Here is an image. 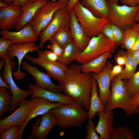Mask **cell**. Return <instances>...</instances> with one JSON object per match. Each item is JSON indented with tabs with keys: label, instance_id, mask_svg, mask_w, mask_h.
<instances>
[{
	"label": "cell",
	"instance_id": "obj_1",
	"mask_svg": "<svg viewBox=\"0 0 139 139\" xmlns=\"http://www.w3.org/2000/svg\"><path fill=\"white\" fill-rule=\"evenodd\" d=\"M81 66L73 65L65 71V77L59 85L65 94L88 110L90 104L93 77L90 72L82 73Z\"/></svg>",
	"mask_w": 139,
	"mask_h": 139
},
{
	"label": "cell",
	"instance_id": "obj_2",
	"mask_svg": "<svg viewBox=\"0 0 139 139\" xmlns=\"http://www.w3.org/2000/svg\"><path fill=\"white\" fill-rule=\"evenodd\" d=\"M111 85V95L105 107V111L110 112L115 108H119L128 116L139 112V106L132 104V97L128 94L126 80H122L118 75L112 79Z\"/></svg>",
	"mask_w": 139,
	"mask_h": 139
},
{
	"label": "cell",
	"instance_id": "obj_3",
	"mask_svg": "<svg viewBox=\"0 0 139 139\" xmlns=\"http://www.w3.org/2000/svg\"><path fill=\"white\" fill-rule=\"evenodd\" d=\"M83 105L75 102L71 104H64L50 110L56 117L57 126L64 129L72 127H79L87 119L88 116Z\"/></svg>",
	"mask_w": 139,
	"mask_h": 139
},
{
	"label": "cell",
	"instance_id": "obj_4",
	"mask_svg": "<svg viewBox=\"0 0 139 139\" xmlns=\"http://www.w3.org/2000/svg\"><path fill=\"white\" fill-rule=\"evenodd\" d=\"M71 10L76 16L86 35L90 38L99 36L102 32L104 26L109 21L107 18L94 16L81 4L80 1L74 5Z\"/></svg>",
	"mask_w": 139,
	"mask_h": 139
},
{
	"label": "cell",
	"instance_id": "obj_5",
	"mask_svg": "<svg viewBox=\"0 0 139 139\" xmlns=\"http://www.w3.org/2000/svg\"><path fill=\"white\" fill-rule=\"evenodd\" d=\"M115 42L108 39L102 32L98 36L91 38L85 49L78 55L75 60L81 64L88 62L109 51H115Z\"/></svg>",
	"mask_w": 139,
	"mask_h": 139
},
{
	"label": "cell",
	"instance_id": "obj_6",
	"mask_svg": "<svg viewBox=\"0 0 139 139\" xmlns=\"http://www.w3.org/2000/svg\"><path fill=\"white\" fill-rule=\"evenodd\" d=\"M109 13L107 19L111 24L124 31L135 24L139 5L131 6L108 2Z\"/></svg>",
	"mask_w": 139,
	"mask_h": 139
},
{
	"label": "cell",
	"instance_id": "obj_7",
	"mask_svg": "<svg viewBox=\"0 0 139 139\" xmlns=\"http://www.w3.org/2000/svg\"><path fill=\"white\" fill-rule=\"evenodd\" d=\"M4 58L5 59V63L1 76L3 79L9 84L11 89L12 100L8 110L12 112L19 105L21 101L32 95L33 92L30 89L24 90L18 87L14 81L12 75V71L14 68L16 63L8 55Z\"/></svg>",
	"mask_w": 139,
	"mask_h": 139
},
{
	"label": "cell",
	"instance_id": "obj_8",
	"mask_svg": "<svg viewBox=\"0 0 139 139\" xmlns=\"http://www.w3.org/2000/svg\"><path fill=\"white\" fill-rule=\"evenodd\" d=\"M66 5L59 1H48L38 10L31 21L30 24L35 33L38 36L50 22L56 12Z\"/></svg>",
	"mask_w": 139,
	"mask_h": 139
},
{
	"label": "cell",
	"instance_id": "obj_9",
	"mask_svg": "<svg viewBox=\"0 0 139 139\" xmlns=\"http://www.w3.org/2000/svg\"><path fill=\"white\" fill-rule=\"evenodd\" d=\"M70 11L66 6L56 11L50 22L39 34L40 40L39 48H42L45 42L50 40L61 27L65 26L70 28Z\"/></svg>",
	"mask_w": 139,
	"mask_h": 139
},
{
	"label": "cell",
	"instance_id": "obj_10",
	"mask_svg": "<svg viewBox=\"0 0 139 139\" xmlns=\"http://www.w3.org/2000/svg\"><path fill=\"white\" fill-rule=\"evenodd\" d=\"M37 52L38 58L29 55H25L24 57L32 63L44 68L50 77L59 82L63 80L65 77V71L68 68L67 65L59 61L53 62L48 60L45 58L42 50H38Z\"/></svg>",
	"mask_w": 139,
	"mask_h": 139
},
{
	"label": "cell",
	"instance_id": "obj_11",
	"mask_svg": "<svg viewBox=\"0 0 139 139\" xmlns=\"http://www.w3.org/2000/svg\"><path fill=\"white\" fill-rule=\"evenodd\" d=\"M42 115L36 122L32 124L31 133L27 138L32 139L34 137L36 139H45L54 126L57 125V120L50 110Z\"/></svg>",
	"mask_w": 139,
	"mask_h": 139
},
{
	"label": "cell",
	"instance_id": "obj_12",
	"mask_svg": "<svg viewBox=\"0 0 139 139\" xmlns=\"http://www.w3.org/2000/svg\"><path fill=\"white\" fill-rule=\"evenodd\" d=\"M113 66L110 62H107L102 71L99 74L92 73L99 87V97L105 107L108 102L111 94L110 90V82L113 77L111 71Z\"/></svg>",
	"mask_w": 139,
	"mask_h": 139
},
{
	"label": "cell",
	"instance_id": "obj_13",
	"mask_svg": "<svg viewBox=\"0 0 139 139\" xmlns=\"http://www.w3.org/2000/svg\"><path fill=\"white\" fill-rule=\"evenodd\" d=\"M32 103L31 98L21 101L19 107L12 114L0 120V131L15 125H20L22 127L30 111Z\"/></svg>",
	"mask_w": 139,
	"mask_h": 139
},
{
	"label": "cell",
	"instance_id": "obj_14",
	"mask_svg": "<svg viewBox=\"0 0 139 139\" xmlns=\"http://www.w3.org/2000/svg\"><path fill=\"white\" fill-rule=\"evenodd\" d=\"M31 98L32 101L31 110L21 129L20 139H22L24 131L28 123L32 119L44 115L53 108L64 104L59 102L52 103L47 99L39 97H35Z\"/></svg>",
	"mask_w": 139,
	"mask_h": 139
},
{
	"label": "cell",
	"instance_id": "obj_15",
	"mask_svg": "<svg viewBox=\"0 0 139 139\" xmlns=\"http://www.w3.org/2000/svg\"><path fill=\"white\" fill-rule=\"evenodd\" d=\"M23 69L33 76L36 81L35 84L42 89L54 92L60 93L63 92L60 86L54 84L48 74L40 71L34 66L29 64L27 61H22Z\"/></svg>",
	"mask_w": 139,
	"mask_h": 139
},
{
	"label": "cell",
	"instance_id": "obj_16",
	"mask_svg": "<svg viewBox=\"0 0 139 139\" xmlns=\"http://www.w3.org/2000/svg\"><path fill=\"white\" fill-rule=\"evenodd\" d=\"M39 47L33 42L13 44L10 47L7 55L12 59L16 57L18 61L17 71L12 72L14 76L17 80H20L25 75L24 72L20 70V65L22 60L26 54L29 52H34L39 50Z\"/></svg>",
	"mask_w": 139,
	"mask_h": 139
},
{
	"label": "cell",
	"instance_id": "obj_17",
	"mask_svg": "<svg viewBox=\"0 0 139 139\" xmlns=\"http://www.w3.org/2000/svg\"><path fill=\"white\" fill-rule=\"evenodd\" d=\"M22 13L21 6L10 4L0 7V29L9 30L14 28Z\"/></svg>",
	"mask_w": 139,
	"mask_h": 139
},
{
	"label": "cell",
	"instance_id": "obj_18",
	"mask_svg": "<svg viewBox=\"0 0 139 139\" xmlns=\"http://www.w3.org/2000/svg\"><path fill=\"white\" fill-rule=\"evenodd\" d=\"M0 34L2 37L11 40L14 44L33 42L36 41L38 38L29 23L17 32L2 30Z\"/></svg>",
	"mask_w": 139,
	"mask_h": 139
},
{
	"label": "cell",
	"instance_id": "obj_19",
	"mask_svg": "<svg viewBox=\"0 0 139 139\" xmlns=\"http://www.w3.org/2000/svg\"><path fill=\"white\" fill-rule=\"evenodd\" d=\"M71 18L70 29L73 40L82 51L88 45L91 38L87 37L72 10L70 11Z\"/></svg>",
	"mask_w": 139,
	"mask_h": 139
},
{
	"label": "cell",
	"instance_id": "obj_20",
	"mask_svg": "<svg viewBox=\"0 0 139 139\" xmlns=\"http://www.w3.org/2000/svg\"><path fill=\"white\" fill-rule=\"evenodd\" d=\"M29 87L33 92L31 98L39 97L50 102H56L67 105L72 104L75 102L72 98L65 94L55 93L42 89L32 83L29 84Z\"/></svg>",
	"mask_w": 139,
	"mask_h": 139
},
{
	"label": "cell",
	"instance_id": "obj_21",
	"mask_svg": "<svg viewBox=\"0 0 139 139\" xmlns=\"http://www.w3.org/2000/svg\"><path fill=\"white\" fill-rule=\"evenodd\" d=\"M48 1L47 0H38L34 2L28 1L21 7L22 15L14 27L18 31L29 23L38 9Z\"/></svg>",
	"mask_w": 139,
	"mask_h": 139
},
{
	"label": "cell",
	"instance_id": "obj_22",
	"mask_svg": "<svg viewBox=\"0 0 139 139\" xmlns=\"http://www.w3.org/2000/svg\"><path fill=\"white\" fill-rule=\"evenodd\" d=\"M97 114L99 119L96 129L100 135V139H110L114 122V112L112 111H99Z\"/></svg>",
	"mask_w": 139,
	"mask_h": 139
},
{
	"label": "cell",
	"instance_id": "obj_23",
	"mask_svg": "<svg viewBox=\"0 0 139 139\" xmlns=\"http://www.w3.org/2000/svg\"><path fill=\"white\" fill-rule=\"evenodd\" d=\"M80 2L95 16L107 18L109 6L107 0H80Z\"/></svg>",
	"mask_w": 139,
	"mask_h": 139
},
{
	"label": "cell",
	"instance_id": "obj_24",
	"mask_svg": "<svg viewBox=\"0 0 139 139\" xmlns=\"http://www.w3.org/2000/svg\"><path fill=\"white\" fill-rule=\"evenodd\" d=\"M112 57V53L107 52L100 56L86 63L82 64L81 71L82 73L92 72L99 74L105 67L108 58Z\"/></svg>",
	"mask_w": 139,
	"mask_h": 139
},
{
	"label": "cell",
	"instance_id": "obj_25",
	"mask_svg": "<svg viewBox=\"0 0 139 139\" xmlns=\"http://www.w3.org/2000/svg\"><path fill=\"white\" fill-rule=\"evenodd\" d=\"M97 84L96 80L93 77L90 104L88 111V119L93 118L98 111H105V107L103 105L98 95Z\"/></svg>",
	"mask_w": 139,
	"mask_h": 139
},
{
	"label": "cell",
	"instance_id": "obj_26",
	"mask_svg": "<svg viewBox=\"0 0 139 139\" xmlns=\"http://www.w3.org/2000/svg\"><path fill=\"white\" fill-rule=\"evenodd\" d=\"M82 51L76 45L73 40L69 43L64 48L58 61L65 65L73 62Z\"/></svg>",
	"mask_w": 139,
	"mask_h": 139
},
{
	"label": "cell",
	"instance_id": "obj_27",
	"mask_svg": "<svg viewBox=\"0 0 139 139\" xmlns=\"http://www.w3.org/2000/svg\"><path fill=\"white\" fill-rule=\"evenodd\" d=\"M126 62L122 72L118 75L123 80H128L131 78L135 73L138 65L132 53L130 51H125Z\"/></svg>",
	"mask_w": 139,
	"mask_h": 139
},
{
	"label": "cell",
	"instance_id": "obj_28",
	"mask_svg": "<svg viewBox=\"0 0 139 139\" xmlns=\"http://www.w3.org/2000/svg\"><path fill=\"white\" fill-rule=\"evenodd\" d=\"M55 42L64 48L69 43L73 41L70 28L61 27L49 40Z\"/></svg>",
	"mask_w": 139,
	"mask_h": 139
},
{
	"label": "cell",
	"instance_id": "obj_29",
	"mask_svg": "<svg viewBox=\"0 0 139 139\" xmlns=\"http://www.w3.org/2000/svg\"><path fill=\"white\" fill-rule=\"evenodd\" d=\"M12 92L6 88L0 87V117L8 110L12 100Z\"/></svg>",
	"mask_w": 139,
	"mask_h": 139
},
{
	"label": "cell",
	"instance_id": "obj_30",
	"mask_svg": "<svg viewBox=\"0 0 139 139\" xmlns=\"http://www.w3.org/2000/svg\"><path fill=\"white\" fill-rule=\"evenodd\" d=\"M138 33L131 28L124 31L123 37L121 44V47L128 51L131 50L135 44Z\"/></svg>",
	"mask_w": 139,
	"mask_h": 139
},
{
	"label": "cell",
	"instance_id": "obj_31",
	"mask_svg": "<svg viewBox=\"0 0 139 139\" xmlns=\"http://www.w3.org/2000/svg\"><path fill=\"white\" fill-rule=\"evenodd\" d=\"M133 132L127 127L119 126L112 127L110 135V139H133Z\"/></svg>",
	"mask_w": 139,
	"mask_h": 139
},
{
	"label": "cell",
	"instance_id": "obj_32",
	"mask_svg": "<svg viewBox=\"0 0 139 139\" xmlns=\"http://www.w3.org/2000/svg\"><path fill=\"white\" fill-rule=\"evenodd\" d=\"M126 83L128 94L132 98L139 92V70L131 78L126 80Z\"/></svg>",
	"mask_w": 139,
	"mask_h": 139
},
{
	"label": "cell",
	"instance_id": "obj_33",
	"mask_svg": "<svg viewBox=\"0 0 139 139\" xmlns=\"http://www.w3.org/2000/svg\"><path fill=\"white\" fill-rule=\"evenodd\" d=\"M21 126L15 125L0 131V139H20Z\"/></svg>",
	"mask_w": 139,
	"mask_h": 139
},
{
	"label": "cell",
	"instance_id": "obj_34",
	"mask_svg": "<svg viewBox=\"0 0 139 139\" xmlns=\"http://www.w3.org/2000/svg\"><path fill=\"white\" fill-rule=\"evenodd\" d=\"M13 42L10 40L3 37L0 38V58L7 55L9 49Z\"/></svg>",
	"mask_w": 139,
	"mask_h": 139
},
{
	"label": "cell",
	"instance_id": "obj_35",
	"mask_svg": "<svg viewBox=\"0 0 139 139\" xmlns=\"http://www.w3.org/2000/svg\"><path fill=\"white\" fill-rule=\"evenodd\" d=\"M87 135L86 139H100L96 133L95 127L92 119H89L88 124L86 125Z\"/></svg>",
	"mask_w": 139,
	"mask_h": 139
},
{
	"label": "cell",
	"instance_id": "obj_36",
	"mask_svg": "<svg viewBox=\"0 0 139 139\" xmlns=\"http://www.w3.org/2000/svg\"><path fill=\"white\" fill-rule=\"evenodd\" d=\"M115 47L121 45L124 36V31L117 26L111 24Z\"/></svg>",
	"mask_w": 139,
	"mask_h": 139
},
{
	"label": "cell",
	"instance_id": "obj_37",
	"mask_svg": "<svg viewBox=\"0 0 139 139\" xmlns=\"http://www.w3.org/2000/svg\"><path fill=\"white\" fill-rule=\"evenodd\" d=\"M102 32L108 39L114 41L111 24L109 21L104 26Z\"/></svg>",
	"mask_w": 139,
	"mask_h": 139
},
{
	"label": "cell",
	"instance_id": "obj_38",
	"mask_svg": "<svg viewBox=\"0 0 139 139\" xmlns=\"http://www.w3.org/2000/svg\"><path fill=\"white\" fill-rule=\"evenodd\" d=\"M115 60L118 65L121 66L125 65L126 62V57L125 51L121 50L115 57Z\"/></svg>",
	"mask_w": 139,
	"mask_h": 139
},
{
	"label": "cell",
	"instance_id": "obj_39",
	"mask_svg": "<svg viewBox=\"0 0 139 139\" xmlns=\"http://www.w3.org/2000/svg\"><path fill=\"white\" fill-rule=\"evenodd\" d=\"M51 45L47 46V48L52 50L56 55L60 57L64 49L55 42H51Z\"/></svg>",
	"mask_w": 139,
	"mask_h": 139
},
{
	"label": "cell",
	"instance_id": "obj_40",
	"mask_svg": "<svg viewBox=\"0 0 139 139\" xmlns=\"http://www.w3.org/2000/svg\"><path fill=\"white\" fill-rule=\"evenodd\" d=\"M45 58L49 61L55 62L59 61V57L52 50H46L43 51Z\"/></svg>",
	"mask_w": 139,
	"mask_h": 139
},
{
	"label": "cell",
	"instance_id": "obj_41",
	"mask_svg": "<svg viewBox=\"0 0 139 139\" xmlns=\"http://www.w3.org/2000/svg\"><path fill=\"white\" fill-rule=\"evenodd\" d=\"M123 70L121 66L117 64L113 66L111 71V75L113 79L120 74Z\"/></svg>",
	"mask_w": 139,
	"mask_h": 139
},
{
	"label": "cell",
	"instance_id": "obj_42",
	"mask_svg": "<svg viewBox=\"0 0 139 139\" xmlns=\"http://www.w3.org/2000/svg\"><path fill=\"white\" fill-rule=\"evenodd\" d=\"M121 3L124 5L131 6L139 5V0H120Z\"/></svg>",
	"mask_w": 139,
	"mask_h": 139
},
{
	"label": "cell",
	"instance_id": "obj_43",
	"mask_svg": "<svg viewBox=\"0 0 139 139\" xmlns=\"http://www.w3.org/2000/svg\"><path fill=\"white\" fill-rule=\"evenodd\" d=\"M131 100L132 104L139 106V92L132 98Z\"/></svg>",
	"mask_w": 139,
	"mask_h": 139
},
{
	"label": "cell",
	"instance_id": "obj_44",
	"mask_svg": "<svg viewBox=\"0 0 139 139\" xmlns=\"http://www.w3.org/2000/svg\"><path fill=\"white\" fill-rule=\"evenodd\" d=\"M29 1V0H14L13 3L11 4L15 6H22Z\"/></svg>",
	"mask_w": 139,
	"mask_h": 139
},
{
	"label": "cell",
	"instance_id": "obj_45",
	"mask_svg": "<svg viewBox=\"0 0 139 139\" xmlns=\"http://www.w3.org/2000/svg\"><path fill=\"white\" fill-rule=\"evenodd\" d=\"M2 86L6 88L8 90L12 92L11 89L9 84L4 80L0 75V87Z\"/></svg>",
	"mask_w": 139,
	"mask_h": 139
},
{
	"label": "cell",
	"instance_id": "obj_46",
	"mask_svg": "<svg viewBox=\"0 0 139 139\" xmlns=\"http://www.w3.org/2000/svg\"><path fill=\"white\" fill-rule=\"evenodd\" d=\"M68 2L66 5V7L69 11L71 10L74 5L77 1L80 0H68Z\"/></svg>",
	"mask_w": 139,
	"mask_h": 139
},
{
	"label": "cell",
	"instance_id": "obj_47",
	"mask_svg": "<svg viewBox=\"0 0 139 139\" xmlns=\"http://www.w3.org/2000/svg\"><path fill=\"white\" fill-rule=\"evenodd\" d=\"M138 50H139V32H138L137 38L135 44L133 48L130 51L131 52H132Z\"/></svg>",
	"mask_w": 139,
	"mask_h": 139
},
{
	"label": "cell",
	"instance_id": "obj_48",
	"mask_svg": "<svg viewBox=\"0 0 139 139\" xmlns=\"http://www.w3.org/2000/svg\"><path fill=\"white\" fill-rule=\"evenodd\" d=\"M131 29L132 30L139 32V23H136L132 26Z\"/></svg>",
	"mask_w": 139,
	"mask_h": 139
},
{
	"label": "cell",
	"instance_id": "obj_49",
	"mask_svg": "<svg viewBox=\"0 0 139 139\" xmlns=\"http://www.w3.org/2000/svg\"><path fill=\"white\" fill-rule=\"evenodd\" d=\"M5 60L4 58H1L0 61V71L2 66L5 64Z\"/></svg>",
	"mask_w": 139,
	"mask_h": 139
},
{
	"label": "cell",
	"instance_id": "obj_50",
	"mask_svg": "<svg viewBox=\"0 0 139 139\" xmlns=\"http://www.w3.org/2000/svg\"><path fill=\"white\" fill-rule=\"evenodd\" d=\"M53 2H56L57 1H59L63 4H66V5L68 2V0H50Z\"/></svg>",
	"mask_w": 139,
	"mask_h": 139
},
{
	"label": "cell",
	"instance_id": "obj_51",
	"mask_svg": "<svg viewBox=\"0 0 139 139\" xmlns=\"http://www.w3.org/2000/svg\"><path fill=\"white\" fill-rule=\"evenodd\" d=\"M9 5L6 3L0 1V7H4L8 6Z\"/></svg>",
	"mask_w": 139,
	"mask_h": 139
},
{
	"label": "cell",
	"instance_id": "obj_52",
	"mask_svg": "<svg viewBox=\"0 0 139 139\" xmlns=\"http://www.w3.org/2000/svg\"><path fill=\"white\" fill-rule=\"evenodd\" d=\"M14 0H0V1L6 3L8 5H10L12 4Z\"/></svg>",
	"mask_w": 139,
	"mask_h": 139
},
{
	"label": "cell",
	"instance_id": "obj_53",
	"mask_svg": "<svg viewBox=\"0 0 139 139\" xmlns=\"http://www.w3.org/2000/svg\"><path fill=\"white\" fill-rule=\"evenodd\" d=\"M138 65H139V55L134 56Z\"/></svg>",
	"mask_w": 139,
	"mask_h": 139
},
{
	"label": "cell",
	"instance_id": "obj_54",
	"mask_svg": "<svg viewBox=\"0 0 139 139\" xmlns=\"http://www.w3.org/2000/svg\"><path fill=\"white\" fill-rule=\"evenodd\" d=\"M119 0H107L108 2L117 3Z\"/></svg>",
	"mask_w": 139,
	"mask_h": 139
},
{
	"label": "cell",
	"instance_id": "obj_55",
	"mask_svg": "<svg viewBox=\"0 0 139 139\" xmlns=\"http://www.w3.org/2000/svg\"><path fill=\"white\" fill-rule=\"evenodd\" d=\"M136 21H139V10L136 16Z\"/></svg>",
	"mask_w": 139,
	"mask_h": 139
},
{
	"label": "cell",
	"instance_id": "obj_56",
	"mask_svg": "<svg viewBox=\"0 0 139 139\" xmlns=\"http://www.w3.org/2000/svg\"><path fill=\"white\" fill-rule=\"evenodd\" d=\"M38 0H29V1L31 2H35Z\"/></svg>",
	"mask_w": 139,
	"mask_h": 139
}]
</instances>
